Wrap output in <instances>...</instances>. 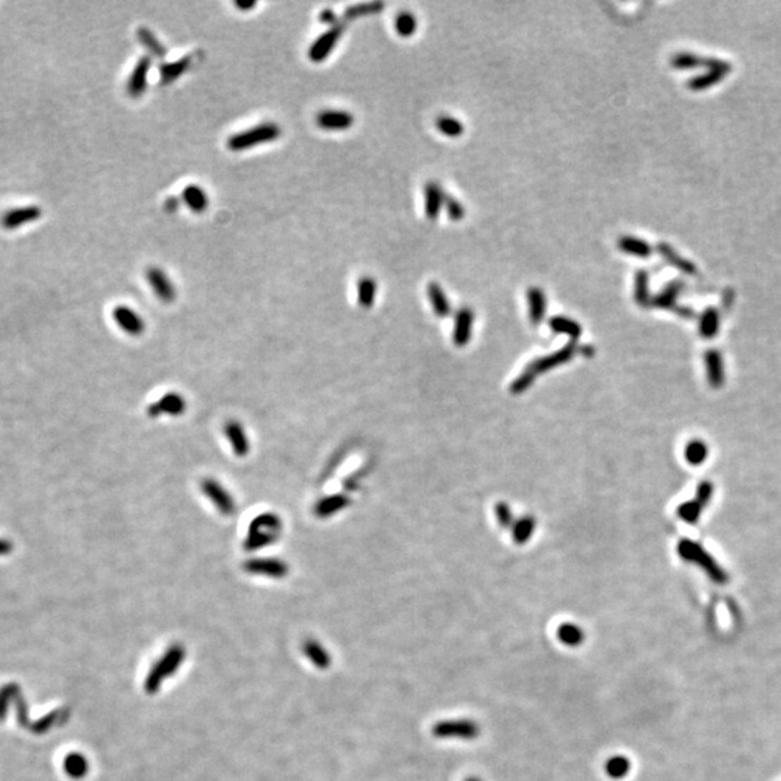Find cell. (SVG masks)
<instances>
[{"label": "cell", "mask_w": 781, "mask_h": 781, "mask_svg": "<svg viewBox=\"0 0 781 781\" xmlns=\"http://www.w3.org/2000/svg\"><path fill=\"white\" fill-rule=\"evenodd\" d=\"M186 654L187 652L183 644L169 645L161 656V659L150 667L143 683L145 692L148 695L158 693L164 683V680L172 677L181 667V664L186 660Z\"/></svg>", "instance_id": "2"}, {"label": "cell", "mask_w": 781, "mask_h": 781, "mask_svg": "<svg viewBox=\"0 0 781 781\" xmlns=\"http://www.w3.org/2000/svg\"><path fill=\"white\" fill-rule=\"evenodd\" d=\"M722 79H725V75L716 72V71H711L708 70L706 72L699 74L696 77L690 79L688 82V87L693 91H699V90H706L712 86H716Z\"/></svg>", "instance_id": "39"}, {"label": "cell", "mask_w": 781, "mask_h": 781, "mask_svg": "<svg viewBox=\"0 0 781 781\" xmlns=\"http://www.w3.org/2000/svg\"><path fill=\"white\" fill-rule=\"evenodd\" d=\"M618 247L625 252L628 255H633L641 259H647L652 255V246L637 236H631V235H624L618 239Z\"/></svg>", "instance_id": "25"}, {"label": "cell", "mask_w": 781, "mask_h": 781, "mask_svg": "<svg viewBox=\"0 0 781 781\" xmlns=\"http://www.w3.org/2000/svg\"><path fill=\"white\" fill-rule=\"evenodd\" d=\"M424 194H425V216L428 219L436 220L443 209L446 194L441 190L440 184L436 181H430L425 184Z\"/></svg>", "instance_id": "22"}, {"label": "cell", "mask_w": 781, "mask_h": 781, "mask_svg": "<svg viewBox=\"0 0 781 781\" xmlns=\"http://www.w3.org/2000/svg\"><path fill=\"white\" fill-rule=\"evenodd\" d=\"M475 324V313L469 307H462L455 316V325H453V343L458 347H465L472 340Z\"/></svg>", "instance_id": "14"}, {"label": "cell", "mask_w": 781, "mask_h": 781, "mask_svg": "<svg viewBox=\"0 0 781 781\" xmlns=\"http://www.w3.org/2000/svg\"><path fill=\"white\" fill-rule=\"evenodd\" d=\"M183 200L187 207L194 213H203L209 206L207 193L197 184H190L184 188Z\"/></svg>", "instance_id": "30"}, {"label": "cell", "mask_w": 781, "mask_h": 781, "mask_svg": "<svg viewBox=\"0 0 781 781\" xmlns=\"http://www.w3.org/2000/svg\"><path fill=\"white\" fill-rule=\"evenodd\" d=\"M704 366H706L708 382L712 388H721L725 384V363L718 350H708L704 354Z\"/></svg>", "instance_id": "19"}, {"label": "cell", "mask_w": 781, "mask_h": 781, "mask_svg": "<svg viewBox=\"0 0 781 781\" xmlns=\"http://www.w3.org/2000/svg\"><path fill=\"white\" fill-rule=\"evenodd\" d=\"M673 68L677 70H692L704 65V57L696 56L693 53H678L674 54L670 60Z\"/></svg>", "instance_id": "41"}, {"label": "cell", "mask_w": 781, "mask_h": 781, "mask_svg": "<svg viewBox=\"0 0 781 781\" xmlns=\"http://www.w3.org/2000/svg\"><path fill=\"white\" fill-rule=\"evenodd\" d=\"M683 290L685 284L682 281H671L652 298L651 306L661 310H677V299Z\"/></svg>", "instance_id": "23"}, {"label": "cell", "mask_w": 781, "mask_h": 781, "mask_svg": "<svg viewBox=\"0 0 781 781\" xmlns=\"http://www.w3.org/2000/svg\"><path fill=\"white\" fill-rule=\"evenodd\" d=\"M418 27L417 18L411 12H401L395 18V31L402 38H410L415 34Z\"/></svg>", "instance_id": "38"}, {"label": "cell", "mask_w": 781, "mask_h": 781, "mask_svg": "<svg viewBox=\"0 0 781 781\" xmlns=\"http://www.w3.org/2000/svg\"><path fill=\"white\" fill-rule=\"evenodd\" d=\"M708 456H709V448L708 444L703 440L693 439L685 447V459L692 466L703 465L704 460L708 459Z\"/></svg>", "instance_id": "33"}, {"label": "cell", "mask_w": 781, "mask_h": 781, "mask_svg": "<svg viewBox=\"0 0 781 781\" xmlns=\"http://www.w3.org/2000/svg\"><path fill=\"white\" fill-rule=\"evenodd\" d=\"M548 327L557 335H566L567 337L572 339V342H576L579 337L582 336V325L579 324L576 320L566 317V316H554L550 318L548 321Z\"/></svg>", "instance_id": "29"}, {"label": "cell", "mask_w": 781, "mask_h": 781, "mask_svg": "<svg viewBox=\"0 0 781 781\" xmlns=\"http://www.w3.org/2000/svg\"><path fill=\"white\" fill-rule=\"evenodd\" d=\"M677 553L680 559L697 564L715 583L718 585L728 583V573L719 566V563L711 556V554L704 550L702 544L685 538L677 544Z\"/></svg>", "instance_id": "3"}, {"label": "cell", "mask_w": 781, "mask_h": 781, "mask_svg": "<svg viewBox=\"0 0 781 781\" xmlns=\"http://www.w3.org/2000/svg\"><path fill=\"white\" fill-rule=\"evenodd\" d=\"M427 295L428 299H430V304L434 310V314L440 318H446L451 314V304L450 301L444 292V290L441 288L440 284L437 283H430L427 287Z\"/></svg>", "instance_id": "28"}, {"label": "cell", "mask_w": 781, "mask_h": 781, "mask_svg": "<svg viewBox=\"0 0 781 781\" xmlns=\"http://www.w3.org/2000/svg\"><path fill=\"white\" fill-rule=\"evenodd\" d=\"M605 773L612 780H621L628 775L631 771V761H629L624 755H614L609 760H607L603 766Z\"/></svg>", "instance_id": "36"}, {"label": "cell", "mask_w": 781, "mask_h": 781, "mask_svg": "<svg viewBox=\"0 0 781 781\" xmlns=\"http://www.w3.org/2000/svg\"><path fill=\"white\" fill-rule=\"evenodd\" d=\"M136 35H138L139 42L148 49V51H149L150 54L155 56V57H160V58L165 57L167 49H165V46L162 45V42L155 37V34H154L153 31L148 30V28H145V27H141V28L138 30V34H136Z\"/></svg>", "instance_id": "37"}, {"label": "cell", "mask_w": 781, "mask_h": 781, "mask_svg": "<svg viewBox=\"0 0 781 781\" xmlns=\"http://www.w3.org/2000/svg\"><path fill=\"white\" fill-rule=\"evenodd\" d=\"M191 65V58L190 57H184L180 58L174 63H167L162 64L160 67V74H161V80L164 84L172 83L177 79H180L181 75L188 70V67Z\"/></svg>", "instance_id": "32"}, {"label": "cell", "mask_w": 781, "mask_h": 781, "mask_svg": "<svg viewBox=\"0 0 781 781\" xmlns=\"http://www.w3.org/2000/svg\"><path fill=\"white\" fill-rule=\"evenodd\" d=\"M536 377H537V376H536L531 370H528V369L525 368V369L515 377V380L511 382V387H510L511 394L519 395V394L528 391V389H530V388L533 387V384H534V381H536Z\"/></svg>", "instance_id": "44"}, {"label": "cell", "mask_w": 781, "mask_h": 781, "mask_svg": "<svg viewBox=\"0 0 781 781\" xmlns=\"http://www.w3.org/2000/svg\"><path fill=\"white\" fill-rule=\"evenodd\" d=\"M343 32H344V23L332 25L329 30L311 44L309 49V58L313 63H323L333 53L335 46L343 37Z\"/></svg>", "instance_id": "8"}, {"label": "cell", "mask_w": 781, "mask_h": 781, "mask_svg": "<svg viewBox=\"0 0 781 781\" xmlns=\"http://www.w3.org/2000/svg\"><path fill=\"white\" fill-rule=\"evenodd\" d=\"M42 217V209L38 206H27L19 207L8 212L2 217V226L8 231H15L22 228L25 224H30L37 221Z\"/></svg>", "instance_id": "17"}, {"label": "cell", "mask_w": 781, "mask_h": 781, "mask_svg": "<svg viewBox=\"0 0 781 781\" xmlns=\"http://www.w3.org/2000/svg\"><path fill=\"white\" fill-rule=\"evenodd\" d=\"M201 493L223 517H232L236 514V501L231 491L214 477H206L200 484Z\"/></svg>", "instance_id": "6"}, {"label": "cell", "mask_w": 781, "mask_h": 781, "mask_svg": "<svg viewBox=\"0 0 781 781\" xmlns=\"http://www.w3.org/2000/svg\"><path fill=\"white\" fill-rule=\"evenodd\" d=\"M657 252L661 255V258L667 264H670L673 268L682 271L686 275H697L696 265L692 261H689V259H686V258L680 255L678 252H676L674 247H671L667 242H660L657 245Z\"/></svg>", "instance_id": "21"}, {"label": "cell", "mask_w": 781, "mask_h": 781, "mask_svg": "<svg viewBox=\"0 0 781 781\" xmlns=\"http://www.w3.org/2000/svg\"><path fill=\"white\" fill-rule=\"evenodd\" d=\"M495 517L502 528H511L514 524V514L507 502H498L495 505Z\"/></svg>", "instance_id": "46"}, {"label": "cell", "mask_w": 781, "mask_h": 781, "mask_svg": "<svg viewBox=\"0 0 781 781\" xmlns=\"http://www.w3.org/2000/svg\"><path fill=\"white\" fill-rule=\"evenodd\" d=\"M576 354H577V346L574 342H570L564 347L556 350L551 355L534 359L531 363L527 365V369L531 370L536 376H540L554 368H559L562 365L569 363Z\"/></svg>", "instance_id": "10"}, {"label": "cell", "mask_w": 781, "mask_h": 781, "mask_svg": "<svg viewBox=\"0 0 781 781\" xmlns=\"http://www.w3.org/2000/svg\"><path fill=\"white\" fill-rule=\"evenodd\" d=\"M150 70V58L143 56L139 58L136 65L132 70V74L128 82V93L131 97H141L146 87H148V74Z\"/></svg>", "instance_id": "18"}, {"label": "cell", "mask_w": 781, "mask_h": 781, "mask_svg": "<svg viewBox=\"0 0 781 781\" xmlns=\"http://www.w3.org/2000/svg\"><path fill=\"white\" fill-rule=\"evenodd\" d=\"M320 20L324 22V23H329V25H330V23L335 25V23H336V22H335V20H336V15H335L333 11L325 9V11H323V13L320 15Z\"/></svg>", "instance_id": "51"}, {"label": "cell", "mask_w": 781, "mask_h": 781, "mask_svg": "<svg viewBox=\"0 0 781 781\" xmlns=\"http://www.w3.org/2000/svg\"><path fill=\"white\" fill-rule=\"evenodd\" d=\"M350 505V498L343 493L327 495L320 498L313 507V514L318 519L332 518Z\"/></svg>", "instance_id": "15"}, {"label": "cell", "mask_w": 781, "mask_h": 781, "mask_svg": "<svg viewBox=\"0 0 781 781\" xmlns=\"http://www.w3.org/2000/svg\"><path fill=\"white\" fill-rule=\"evenodd\" d=\"M316 122L324 131H346L355 123V116L346 110H323Z\"/></svg>", "instance_id": "16"}, {"label": "cell", "mask_w": 781, "mask_h": 781, "mask_svg": "<svg viewBox=\"0 0 781 781\" xmlns=\"http://www.w3.org/2000/svg\"><path fill=\"white\" fill-rule=\"evenodd\" d=\"M302 652H304V656L310 660V663L313 666H316L320 670H327L332 666V656L329 654L321 643L316 641V640H306L301 645Z\"/></svg>", "instance_id": "24"}, {"label": "cell", "mask_w": 781, "mask_h": 781, "mask_svg": "<svg viewBox=\"0 0 781 781\" xmlns=\"http://www.w3.org/2000/svg\"><path fill=\"white\" fill-rule=\"evenodd\" d=\"M164 207H165V210H167V212H169V213H174L175 210H177V209L180 207V198L174 197V195H172V197H168V198L165 200V205H164Z\"/></svg>", "instance_id": "50"}, {"label": "cell", "mask_w": 781, "mask_h": 781, "mask_svg": "<svg viewBox=\"0 0 781 781\" xmlns=\"http://www.w3.org/2000/svg\"><path fill=\"white\" fill-rule=\"evenodd\" d=\"M65 768L71 777L80 778L89 771V763L86 761L84 757H82L80 754H72L67 759Z\"/></svg>", "instance_id": "45"}, {"label": "cell", "mask_w": 781, "mask_h": 781, "mask_svg": "<svg viewBox=\"0 0 781 781\" xmlns=\"http://www.w3.org/2000/svg\"><path fill=\"white\" fill-rule=\"evenodd\" d=\"M113 320L116 321V324L120 327V329L126 335L134 336V337L141 336L146 329V324H145L143 318L138 314L136 310H134L128 306L115 307Z\"/></svg>", "instance_id": "13"}, {"label": "cell", "mask_w": 781, "mask_h": 781, "mask_svg": "<svg viewBox=\"0 0 781 781\" xmlns=\"http://www.w3.org/2000/svg\"><path fill=\"white\" fill-rule=\"evenodd\" d=\"M444 206H446V212H447L448 217H450L453 221H460V220L465 217V214H466L465 207H463V205L460 203V201H459L458 198H455V197L448 195V194H446Z\"/></svg>", "instance_id": "47"}, {"label": "cell", "mask_w": 781, "mask_h": 781, "mask_svg": "<svg viewBox=\"0 0 781 781\" xmlns=\"http://www.w3.org/2000/svg\"><path fill=\"white\" fill-rule=\"evenodd\" d=\"M650 275L647 271L640 269L635 273L634 281V298L640 307H648L651 304L652 298L650 297Z\"/></svg>", "instance_id": "34"}, {"label": "cell", "mask_w": 781, "mask_h": 781, "mask_svg": "<svg viewBox=\"0 0 781 781\" xmlns=\"http://www.w3.org/2000/svg\"><path fill=\"white\" fill-rule=\"evenodd\" d=\"M384 4L382 2H370V4H361V5H355V6H350L346 9L344 16L346 19H356V18H362V16H368V15H375V13H380L384 9Z\"/></svg>", "instance_id": "42"}, {"label": "cell", "mask_w": 781, "mask_h": 781, "mask_svg": "<svg viewBox=\"0 0 781 781\" xmlns=\"http://www.w3.org/2000/svg\"><path fill=\"white\" fill-rule=\"evenodd\" d=\"M527 302H528V317L534 325H538L547 311V297L544 291L538 287H531L527 291Z\"/></svg>", "instance_id": "20"}, {"label": "cell", "mask_w": 781, "mask_h": 781, "mask_svg": "<svg viewBox=\"0 0 781 781\" xmlns=\"http://www.w3.org/2000/svg\"><path fill=\"white\" fill-rule=\"evenodd\" d=\"M284 533V522L275 512H262L257 515L247 525V531L243 540V548L247 553H254L271 547L278 543Z\"/></svg>", "instance_id": "1"}, {"label": "cell", "mask_w": 781, "mask_h": 781, "mask_svg": "<svg viewBox=\"0 0 781 781\" xmlns=\"http://www.w3.org/2000/svg\"><path fill=\"white\" fill-rule=\"evenodd\" d=\"M243 570L252 576L284 579L290 573V566L276 557H254L243 563Z\"/></svg>", "instance_id": "9"}, {"label": "cell", "mask_w": 781, "mask_h": 781, "mask_svg": "<svg viewBox=\"0 0 781 781\" xmlns=\"http://www.w3.org/2000/svg\"><path fill=\"white\" fill-rule=\"evenodd\" d=\"M280 136H281L280 126L273 122H265L254 126V128L232 135L228 141V146L229 149L238 153V150H245L258 145L273 142Z\"/></svg>", "instance_id": "4"}, {"label": "cell", "mask_w": 781, "mask_h": 781, "mask_svg": "<svg viewBox=\"0 0 781 781\" xmlns=\"http://www.w3.org/2000/svg\"><path fill=\"white\" fill-rule=\"evenodd\" d=\"M556 637L557 640L570 648H577L581 647L585 640H586V634L583 629L579 626L574 622H563L557 626V631H556Z\"/></svg>", "instance_id": "26"}, {"label": "cell", "mask_w": 781, "mask_h": 781, "mask_svg": "<svg viewBox=\"0 0 781 781\" xmlns=\"http://www.w3.org/2000/svg\"><path fill=\"white\" fill-rule=\"evenodd\" d=\"M703 507L695 499L683 502L682 505L677 508V515L688 524H696L702 515Z\"/></svg>", "instance_id": "43"}, {"label": "cell", "mask_w": 781, "mask_h": 781, "mask_svg": "<svg viewBox=\"0 0 781 781\" xmlns=\"http://www.w3.org/2000/svg\"><path fill=\"white\" fill-rule=\"evenodd\" d=\"M187 411V401L183 394L169 391L165 392L161 398L154 401L146 410V414L150 418H161L162 415L177 418L181 417Z\"/></svg>", "instance_id": "7"}, {"label": "cell", "mask_w": 781, "mask_h": 781, "mask_svg": "<svg viewBox=\"0 0 781 781\" xmlns=\"http://www.w3.org/2000/svg\"><path fill=\"white\" fill-rule=\"evenodd\" d=\"M223 434L228 440L233 455L236 458H246L249 453H250V440L247 437V433L245 430V427L240 421L238 420H229L223 425Z\"/></svg>", "instance_id": "11"}, {"label": "cell", "mask_w": 781, "mask_h": 781, "mask_svg": "<svg viewBox=\"0 0 781 781\" xmlns=\"http://www.w3.org/2000/svg\"><path fill=\"white\" fill-rule=\"evenodd\" d=\"M465 781H482L479 777H467Z\"/></svg>", "instance_id": "53"}, {"label": "cell", "mask_w": 781, "mask_h": 781, "mask_svg": "<svg viewBox=\"0 0 781 781\" xmlns=\"http://www.w3.org/2000/svg\"><path fill=\"white\" fill-rule=\"evenodd\" d=\"M436 126L443 135H446L448 138H458V136L463 135V132H465L463 123L459 119L451 117V116H440L436 120Z\"/></svg>", "instance_id": "40"}, {"label": "cell", "mask_w": 781, "mask_h": 781, "mask_svg": "<svg viewBox=\"0 0 781 781\" xmlns=\"http://www.w3.org/2000/svg\"><path fill=\"white\" fill-rule=\"evenodd\" d=\"M719 327H721V314L716 309H706L699 320V333L704 337V339H714L718 332H719Z\"/></svg>", "instance_id": "31"}, {"label": "cell", "mask_w": 781, "mask_h": 781, "mask_svg": "<svg viewBox=\"0 0 781 781\" xmlns=\"http://www.w3.org/2000/svg\"><path fill=\"white\" fill-rule=\"evenodd\" d=\"M432 735L436 740L473 741L481 735V726L472 719H446L432 726Z\"/></svg>", "instance_id": "5"}, {"label": "cell", "mask_w": 781, "mask_h": 781, "mask_svg": "<svg viewBox=\"0 0 781 781\" xmlns=\"http://www.w3.org/2000/svg\"><path fill=\"white\" fill-rule=\"evenodd\" d=\"M536 527H537V519L533 515H522L517 518L511 527L512 541L518 546L528 543L534 536Z\"/></svg>", "instance_id": "27"}, {"label": "cell", "mask_w": 781, "mask_h": 781, "mask_svg": "<svg viewBox=\"0 0 781 781\" xmlns=\"http://www.w3.org/2000/svg\"><path fill=\"white\" fill-rule=\"evenodd\" d=\"M377 284L372 276H362L358 283V302L362 309H370L375 304Z\"/></svg>", "instance_id": "35"}, {"label": "cell", "mask_w": 781, "mask_h": 781, "mask_svg": "<svg viewBox=\"0 0 781 781\" xmlns=\"http://www.w3.org/2000/svg\"><path fill=\"white\" fill-rule=\"evenodd\" d=\"M714 492H715L714 484H711L708 481H703V482L699 484V486L696 489V501L704 508L712 501Z\"/></svg>", "instance_id": "48"}, {"label": "cell", "mask_w": 781, "mask_h": 781, "mask_svg": "<svg viewBox=\"0 0 781 781\" xmlns=\"http://www.w3.org/2000/svg\"><path fill=\"white\" fill-rule=\"evenodd\" d=\"M703 67L706 70H711V71H716V72L725 75V77L730 71H732V65H730L728 61L719 60V58H715V57H704V65Z\"/></svg>", "instance_id": "49"}, {"label": "cell", "mask_w": 781, "mask_h": 781, "mask_svg": "<svg viewBox=\"0 0 781 781\" xmlns=\"http://www.w3.org/2000/svg\"><path fill=\"white\" fill-rule=\"evenodd\" d=\"M146 281L153 288L154 294L165 304H169L177 297L174 284L171 283L169 276L158 266H150L146 269Z\"/></svg>", "instance_id": "12"}, {"label": "cell", "mask_w": 781, "mask_h": 781, "mask_svg": "<svg viewBox=\"0 0 781 781\" xmlns=\"http://www.w3.org/2000/svg\"><path fill=\"white\" fill-rule=\"evenodd\" d=\"M235 5H236L239 9H242V11H247V9L255 8V6H257V2H236Z\"/></svg>", "instance_id": "52"}]
</instances>
